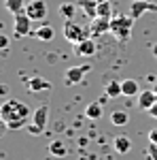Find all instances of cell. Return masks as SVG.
<instances>
[{
	"mask_svg": "<svg viewBox=\"0 0 157 160\" xmlns=\"http://www.w3.org/2000/svg\"><path fill=\"white\" fill-rule=\"evenodd\" d=\"M32 113H34V111L30 109L25 102L15 100V98H9V100H4L2 107H0V120H2L4 124L28 122V120H32Z\"/></svg>",
	"mask_w": 157,
	"mask_h": 160,
	"instance_id": "1",
	"label": "cell"
},
{
	"mask_svg": "<svg viewBox=\"0 0 157 160\" xmlns=\"http://www.w3.org/2000/svg\"><path fill=\"white\" fill-rule=\"evenodd\" d=\"M134 17H130V15H113L110 17V34L117 38V41H121V43H125L127 38L132 37V26H134Z\"/></svg>",
	"mask_w": 157,
	"mask_h": 160,
	"instance_id": "2",
	"label": "cell"
},
{
	"mask_svg": "<svg viewBox=\"0 0 157 160\" xmlns=\"http://www.w3.org/2000/svg\"><path fill=\"white\" fill-rule=\"evenodd\" d=\"M89 34H91L89 26L85 28V26L76 24V22H72V19H66V24H64V38H66L68 43L76 45V43H81V41H85V38H89Z\"/></svg>",
	"mask_w": 157,
	"mask_h": 160,
	"instance_id": "3",
	"label": "cell"
},
{
	"mask_svg": "<svg viewBox=\"0 0 157 160\" xmlns=\"http://www.w3.org/2000/svg\"><path fill=\"white\" fill-rule=\"evenodd\" d=\"M47 118H49V107L40 105L38 109H34L32 120H30V135H43V130L47 128Z\"/></svg>",
	"mask_w": 157,
	"mask_h": 160,
	"instance_id": "4",
	"label": "cell"
},
{
	"mask_svg": "<svg viewBox=\"0 0 157 160\" xmlns=\"http://www.w3.org/2000/svg\"><path fill=\"white\" fill-rule=\"evenodd\" d=\"M32 32H34V30H32V17L25 11L17 13L15 19H13V34L17 38H21V37H30Z\"/></svg>",
	"mask_w": 157,
	"mask_h": 160,
	"instance_id": "5",
	"label": "cell"
},
{
	"mask_svg": "<svg viewBox=\"0 0 157 160\" xmlns=\"http://www.w3.org/2000/svg\"><path fill=\"white\" fill-rule=\"evenodd\" d=\"M91 71V64H81V66H70L66 73H64V86L72 88V86H79L83 83L85 75Z\"/></svg>",
	"mask_w": 157,
	"mask_h": 160,
	"instance_id": "6",
	"label": "cell"
},
{
	"mask_svg": "<svg viewBox=\"0 0 157 160\" xmlns=\"http://www.w3.org/2000/svg\"><path fill=\"white\" fill-rule=\"evenodd\" d=\"M157 11V4L153 0H132L130 2V17L140 19L145 13H153Z\"/></svg>",
	"mask_w": 157,
	"mask_h": 160,
	"instance_id": "7",
	"label": "cell"
},
{
	"mask_svg": "<svg viewBox=\"0 0 157 160\" xmlns=\"http://www.w3.org/2000/svg\"><path fill=\"white\" fill-rule=\"evenodd\" d=\"M25 13L34 19V22H43L47 17V2L45 0H30L25 4Z\"/></svg>",
	"mask_w": 157,
	"mask_h": 160,
	"instance_id": "8",
	"label": "cell"
},
{
	"mask_svg": "<svg viewBox=\"0 0 157 160\" xmlns=\"http://www.w3.org/2000/svg\"><path fill=\"white\" fill-rule=\"evenodd\" d=\"M96 51H98V45H96L94 38H85V41H81V43L74 45V53L81 56V58H91Z\"/></svg>",
	"mask_w": 157,
	"mask_h": 160,
	"instance_id": "9",
	"label": "cell"
},
{
	"mask_svg": "<svg viewBox=\"0 0 157 160\" xmlns=\"http://www.w3.org/2000/svg\"><path fill=\"white\" fill-rule=\"evenodd\" d=\"M89 30L94 37H100L104 32H110V17H94L89 22Z\"/></svg>",
	"mask_w": 157,
	"mask_h": 160,
	"instance_id": "10",
	"label": "cell"
},
{
	"mask_svg": "<svg viewBox=\"0 0 157 160\" xmlns=\"http://www.w3.org/2000/svg\"><path fill=\"white\" fill-rule=\"evenodd\" d=\"M136 102H138V109L149 111V109H151V107H153V105L157 102V94L153 92V90H142V92L138 94Z\"/></svg>",
	"mask_w": 157,
	"mask_h": 160,
	"instance_id": "11",
	"label": "cell"
},
{
	"mask_svg": "<svg viewBox=\"0 0 157 160\" xmlns=\"http://www.w3.org/2000/svg\"><path fill=\"white\" fill-rule=\"evenodd\" d=\"M25 88L28 92H47L51 90V81H47L45 77H30L25 81Z\"/></svg>",
	"mask_w": 157,
	"mask_h": 160,
	"instance_id": "12",
	"label": "cell"
},
{
	"mask_svg": "<svg viewBox=\"0 0 157 160\" xmlns=\"http://www.w3.org/2000/svg\"><path fill=\"white\" fill-rule=\"evenodd\" d=\"M104 94H106L109 98H119V96H123V86H121L119 79H110V81H106Z\"/></svg>",
	"mask_w": 157,
	"mask_h": 160,
	"instance_id": "13",
	"label": "cell"
},
{
	"mask_svg": "<svg viewBox=\"0 0 157 160\" xmlns=\"http://www.w3.org/2000/svg\"><path fill=\"white\" fill-rule=\"evenodd\" d=\"M32 34H34L36 38H40V41H53V37H55V28H53L51 24H43V26H38Z\"/></svg>",
	"mask_w": 157,
	"mask_h": 160,
	"instance_id": "14",
	"label": "cell"
},
{
	"mask_svg": "<svg viewBox=\"0 0 157 160\" xmlns=\"http://www.w3.org/2000/svg\"><path fill=\"white\" fill-rule=\"evenodd\" d=\"M102 115H104V105H102L100 100L87 105V109H85V118H89V120H100Z\"/></svg>",
	"mask_w": 157,
	"mask_h": 160,
	"instance_id": "15",
	"label": "cell"
},
{
	"mask_svg": "<svg viewBox=\"0 0 157 160\" xmlns=\"http://www.w3.org/2000/svg\"><path fill=\"white\" fill-rule=\"evenodd\" d=\"M113 148H115V152H117V154H127V152L132 149V141H130V137L119 135V137H115Z\"/></svg>",
	"mask_w": 157,
	"mask_h": 160,
	"instance_id": "16",
	"label": "cell"
},
{
	"mask_svg": "<svg viewBox=\"0 0 157 160\" xmlns=\"http://www.w3.org/2000/svg\"><path fill=\"white\" fill-rule=\"evenodd\" d=\"M121 86H123V96H138L140 94V86L136 79H123Z\"/></svg>",
	"mask_w": 157,
	"mask_h": 160,
	"instance_id": "17",
	"label": "cell"
},
{
	"mask_svg": "<svg viewBox=\"0 0 157 160\" xmlns=\"http://www.w3.org/2000/svg\"><path fill=\"white\" fill-rule=\"evenodd\" d=\"M76 4H79V7L85 11V15H87V17H91V19H94V17H98V0H79Z\"/></svg>",
	"mask_w": 157,
	"mask_h": 160,
	"instance_id": "18",
	"label": "cell"
},
{
	"mask_svg": "<svg viewBox=\"0 0 157 160\" xmlns=\"http://www.w3.org/2000/svg\"><path fill=\"white\" fill-rule=\"evenodd\" d=\"M49 154H51V156H55V158H64V156L68 154V149H66V145L62 143L60 139H55V141H51V143H49Z\"/></svg>",
	"mask_w": 157,
	"mask_h": 160,
	"instance_id": "19",
	"label": "cell"
},
{
	"mask_svg": "<svg viewBox=\"0 0 157 160\" xmlns=\"http://www.w3.org/2000/svg\"><path fill=\"white\" fill-rule=\"evenodd\" d=\"M58 11H60V15L64 19H72L74 11H76V4H72V2H62L60 7H58Z\"/></svg>",
	"mask_w": 157,
	"mask_h": 160,
	"instance_id": "20",
	"label": "cell"
},
{
	"mask_svg": "<svg viewBox=\"0 0 157 160\" xmlns=\"http://www.w3.org/2000/svg\"><path fill=\"white\" fill-rule=\"evenodd\" d=\"M110 122L115 124V126H125V124L130 122V115L125 111H113L110 113Z\"/></svg>",
	"mask_w": 157,
	"mask_h": 160,
	"instance_id": "21",
	"label": "cell"
},
{
	"mask_svg": "<svg viewBox=\"0 0 157 160\" xmlns=\"http://www.w3.org/2000/svg\"><path fill=\"white\" fill-rule=\"evenodd\" d=\"M4 7H7L13 15L25 11V2H24V0H4Z\"/></svg>",
	"mask_w": 157,
	"mask_h": 160,
	"instance_id": "22",
	"label": "cell"
},
{
	"mask_svg": "<svg viewBox=\"0 0 157 160\" xmlns=\"http://www.w3.org/2000/svg\"><path fill=\"white\" fill-rule=\"evenodd\" d=\"M98 17H113V4H110V0L98 2Z\"/></svg>",
	"mask_w": 157,
	"mask_h": 160,
	"instance_id": "23",
	"label": "cell"
},
{
	"mask_svg": "<svg viewBox=\"0 0 157 160\" xmlns=\"http://www.w3.org/2000/svg\"><path fill=\"white\" fill-rule=\"evenodd\" d=\"M146 158L157 160V143H149V148H146Z\"/></svg>",
	"mask_w": 157,
	"mask_h": 160,
	"instance_id": "24",
	"label": "cell"
},
{
	"mask_svg": "<svg viewBox=\"0 0 157 160\" xmlns=\"http://www.w3.org/2000/svg\"><path fill=\"white\" fill-rule=\"evenodd\" d=\"M28 122H13V124H7V128H11V130H17V128H24Z\"/></svg>",
	"mask_w": 157,
	"mask_h": 160,
	"instance_id": "25",
	"label": "cell"
},
{
	"mask_svg": "<svg viewBox=\"0 0 157 160\" xmlns=\"http://www.w3.org/2000/svg\"><path fill=\"white\" fill-rule=\"evenodd\" d=\"M149 143H157V128L149 130Z\"/></svg>",
	"mask_w": 157,
	"mask_h": 160,
	"instance_id": "26",
	"label": "cell"
},
{
	"mask_svg": "<svg viewBox=\"0 0 157 160\" xmlns=\"http://www.w3.org/2000/svg\"><path fill=\"white\" fill-rule=\"evenodd\" d=\"M146 113H149V118H153V120H157V102H155V105H153V107H151L149 111H146Z\"/></svg>",
	"mask_w": 157,
	"mask_h": 160,
	"instance_id": "27",
	"label": "cell"
},
{
	"mask_svg": "<svg viewBox=\"0 0 157 160\" xmlns=\"http://www.w3.org/2000/svg\"><path fill=\"white\" fill-rule=\"evenodd\" d=\"M0 45H2V47H4V49H7V47H9V38L4 37V34H0Z\"/></svg>",
	"mask_w": 157,
	"mask_h": 160,
	"instance_id": "28",
	"label": "cell"
},
{
	"mask_svg": "<svg viewBox=\"0 0 157 160\" xmlns=\"http://www.w3.org/2000/svg\"><path fill=\"white\" fill-rule=\"evenodd\" d=\"M151 51H153V58H155V60H157V43H155V45H153V49H151Z\"/></svg>",
	"mask_w": 157,
	"mask_h": 160,
	"instance_id": "29",
	"label": "cell"
},
{
	"mask_svg": "<svg viewBox=\"0 0 157 160\" xmlns=\"http://www.w3.org/2000/svg\"><path fill=\"white\" fill-rule=\"evenodd\" d=\"M153 92H155V94H157V81H155V83H153Z\"/></svg>",
	"mask_w": 157,
	"mask_h": 160,
	"instance_id": "30",
	"label": "cell"
},
{
	"mask_svg": "<svg viewBox=\"0 0 157 160\" xmlns=\"http://www.w3.org/2000/svg\"><path fill=\"white\" fill-rule=\"evenodd\" d=\"M98 2H106V0H98Z\"/></svg>",
	"mask_w": 157,
	"mask_h": 160,
	"instance_id": "31",
	"label": "cell"
}]
</instances>
